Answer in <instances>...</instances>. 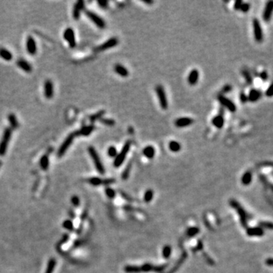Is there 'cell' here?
I'll return each instance as SVG.
<instances>
[{"instance_id": "obj_1", "label": "cell", "mask_w": 273, "mask_h": 273, "mask_svg": "<svg viewBox=\"0 0 273 273\" xmlns=\"http://www.w3.org/2000/svg\"><path fill=\"white\" fill-rule=\"evenodd\" d=\"M229 203L231 205V207L233 209H234L236 212H238L239 218H240V224H241L242 227L247 228V215L246 213V211L244 210V209L243 208L241 205L238 203L237 200L234 199H230Z\"/></svg>"}, {"instance_id": "obj_2", "label": "cell", "mask_w": 273, "mask_h": 273, "mask_svg": "<svg viewBox=\"0 0 273 273\" xmlns=\"http://www.w3.org/2000/svg\"><path fill=\"white\" fill-rule=\"evenodd\" d=\"M131 140H127L126 141V143L124 144V145L122 147V150L119 153H118V155L116 156L115 157V159L114 161V166L115 167H119V166L122 165V163H124V161L125 159L126 156L129 152L130 149H131Z\"/></svg>"}, {"instance_id": "obj_3", "label": "cell", "mask_w": 273, "mask_h": 273, "mask_svg": "<svg viewBox=\"0 0 273 273\" xmlns=\"http://www.w3.org/2000/svg\"><path fill=\"white\" fill-rule=\"evenodd\" d=\"M88 152L91 157L92 158L93 161V163H94L95 167H96L97 172L100 174H101V175H103L105 173V168H104L103 165L102 163L101 160L100 159V156L98 155L96 150H95V148L93 147V146H89Z\"/></svg>"}, {"instance_id": "obj_4", "label": "cell", "mask_w": 273, "mask_h": 273, "mask_svg": "<svg viewBox=\"0 0 273 273\" xmlns=\"http://www.w3.org/2000/svg\"><path fill=\"white\" fill-rule=\"evenodd\" d=\"M11 136V127H6L4 131L3 136H2V140L0 142V156H4L6 154L7 150L8 145L10 141Z\"/></svg>"}, {"instance_id": "obj_5", "label": "cell", "mask_w": 273, "mask_h": 273, "mask_svg": "<svg viewBox=\"0 0 273 273\" xmlns=\"http://www.w3.org/2000/svg\"><path fill=\"white\" fill-rule=\"evenodd\" d=\"M156 92L157 96L159 98V104H160L162 109H164V110L168 109V100H167L165 89L163 88V86L157 85L156 87Z\"/></svg>"}, {"instance_id": "obj_6", "label": "cell", "mask_w": 273, "mask_h": 273, "mask_svg": "<svg viewBox=\"0 0 273 273\" xmlns=\"http://www.w3.org/2000/svg\"><path fill=\"white\" fill-rule=\"evenodd\" d=\"M74 136H75V134L74 133L70 134L67 136L66 139L64 140V142H63L62 144L61 145V146L59 147V151H58V156L62 157L65 154V152L67 151V150L69 148V146H71V144L73 142Z\"/></svg>"}, {"instance_id": "obj_7", "label": "cell", "mask_w": 273, "mask_h": 273, "mask_svg": "<svg viewBox=\"0 0 273 273\" xmlns=\"http://www.w3.org/2000/svg\"><path fill=\"white\" fill-rule=\"evenodd\" d=\"M253 28L255 40L259 42H262V40H263V32H262V27H261V24H260L258 19H253Z\"/></svg>"}, {"instance_id": "obj_8", "label": "cell", "mask_w": 273, "mask_h": 273, "mask_svg": "<svg viewBox=\"0 0 273 273\" xmlns=\"http://www.w3.org/2000/svg\"><path fill=\"white\" fill-rule=\"evenodd\" d=\"M85 12H86L87 16L89 18L91 19V21H92L93 22L96 24L98 28H102V29L105 28V21L102 18H100L99 15H97L96 14H95L94 12H93V11H88V10H87Z\"/></svg>"}, {"instance_id": "obj_9", "label": "cell", "mask_w": 273, "mask_h": 273, "mask_svg": "<svg viewBox=\"0 0 273 273\" xmlns=\"http://www.w3.org/2000/svg\"><path fill=\"white\" fill-rule=\"evenodd\" d=\"M218 100L220 102V103L223 105V106H225V108H227L228 110L230 111L231 112H234L236 111V105H234V103L231 100H230L229 99L225 97L224 95H219Z\"/></svg>"}, {"instance_id": "obj_10", "label": "cell", "mask_w": 273, "mask_h": 273, "mask_svg": "<svg viewBox=\"0 0 273 273\" xmlns=\"http://www.w3.org/2000/svg\"><path fill=\"white\" fill-rule=\"evenodd\" d=\"M118 43V40L117 39L116 37H112L109 40H108L107 41H105L104 43L101 44L100 46H99L98 47L96 48V51L97 52H100V51H104V50H109L110 48H112L114 46H117Z\"/></svg>"}, {"instance_id": "obj_11", "label": "cell", "mask_w": 273, "mask_h": 273, "mask_svg": "<svg viewBox=\"0 0 273 273\" xmlns=\"http://www.w3.org/2000/svg\"><path fill=\"white\" fill-rule=\"evenodd\" d=\"M64 38L69 43V46L71 48H74V46H76V42H75V37H74V33L73 29L71 28H67L64 32Z\"/></svg>"}, {"instance_id": "obj_12", "label": "cell", "mask_w": 273, "mask_h": 273, "mask_svg": "<svg viewBox=\"0 0 273 273\" xmlns=\"http://www.w3.org/2000/svg\"><path fill=\"white\" fill-rule=\"evenodd\" d=\"M273 14V1H269L268 2L266 5V7L264 8L263 11V20L265 21H269L270 19L272 18Z\"/></svg>"}, {"instance_id": "obj_13", "label": "cell", "mask_w": 273, "mask_h": 273, "mask_svg": "<svg viewBox=\"0 0 273 273\" xmlns=\"http://www.w3.org/2000/svg\"><path fill=\"white\" fill-rule=\"evenodd\" d=\"M84 8V2L83 0H79L76 2L73 9V17L75 20H78L81 15V12Z\"/></svg>"}, {"instance_id": "obj_14", "label": "cell", "mask_w": 273, "mask_h": 273, "mask_svg": "<svg viewBox=\"0 0 273 273\" xmlns=\"http://www.w3.org/2000/svg\"><path fill=\"white\" fill-rule=\"evenodd\" d=\"M194 122V121L192 118H187V117H183V118H179L177 120H175V124L178 127H184L190 125Z\"/></svg>"}, {"instance_id": "obj_15", "label": "cell", "mask_w": 273, "mask_h": 273, "mask_svg": "<svg viewBox=\"0 0 273 273\" xmlns=\"http://www.w3.org/2000/svg\"><path fill=\"white\" fill-rule=\"evenodd\" d=\"M27 50L30 55H35L37 52L36 42L31 36H29L27 40Z\"/></svg>"}, {"instance_id": "obj_16", "label": "cell", "mask_w": 273, "mask_h": 273, "mask_svg": "<svg viewBox=\"0 0 273 273\" xmlns=\"http://www.w3.org/2000/svg\"><path fill=\"white\" fill-rule=\"evenodd\" d=\"M247 234L250 237H262L264 234V230L260 227L247 228Z\"/></svg>"}, {"instance_id": "obj_17", "label": "cell", "mask_w": 273, "mask_h": 273, "mask_svg": "<svg viewBox=\"0 0 273 273\" xmlns=\"http://www.w3.org/2000/svg\"><path fill=\"white\" fill-rule=\"evenodd\" d=\"M261 96H262V93L259 90L251 89L249 92V94L247 96V98H248V101L253 103V102L258 101L261 98Z\"/></svg>"}, {"instance_id": "obj_18", "label": "cell", "mask_w": 273, "mask_h": 273, "mask_svg": "<svg viewBox=\"0 0 273 273\" xmlns=\"http://www.w3.org/2000/svg\"><path fill=\"white\" fill-rule=\"evenodd\" d=\"M44 93L45 96L47 99H51L53 96V84L52 81L47 80L44 84Z\"/></svg>"}, {"instance_id": "obj_19", "label": "cell", "mask_w": 273, "mask_h": 273, "mask_svg": "<svg viewBox=\"0 0 273 273\" xmlns=\"http://www.w3.org/2000/svg\"><path fill=\"white\" fill-rule=\"evenodd\" d=\"M94 129L95 126L91 124V125L83 127L81 129L75 132L74 134H75V136H77V135H79V136H88V135H90L92 133L93 131H94Z\"/></svg>"}, {"instance_id": "obj_20", "label": "cell", "mask_w": 273, "mask_h": 273, "mask_svg": "<svg viewBox=\"0 0 273 273\" xmlns=\"http://www.w3.org/2000/svg\"><path fill=\"white\" fill-rule=\"evenodd\" d=\"M199 80V71L197 69H193L190 72L187 78V81L190 85H195Z\"/></svg>"}, {"instance_id": "obj_21", "label": "cell", "mask_w": 273, "mask_h": 273, "mask_svg": "<svg viewBox=\"0 0 273 273\" xmlns=\"http://www.w3.org/2000/svg\"><path fill=\"white\" fill-rule=\"evenodd\" d=\"M114 71L116 72L118 75L121 76V77H124V78L127 77L128 74H129V72H128V70H127V68L125 67H124L122 65H120V64H116V65H115Z\"/></svg>"}, {"instance_id": "obj_22", "label": "cell", "mask_w": 273, "mask_h": 273, "mask_svg": "<svg viewBox=\"0 0 273 273\" xmlns=\"http://www.w3.org/2000/svg\"><path fill=\"white\" fill-rule=\"evenodd\" d=\"M17 65H18L21 69H22L23 71L28 72V73H29V72H30L32 71L31 65H30L29 63H28L26 60H24V59H18V60L17 61Z\"/></svg>"}, {"instance_id": "obj_23", "label": "cell", "mask_w": 273, "mask_h": 273, "mask_svg": "<svg viewBox=\"0 0 273 273\" xmlns=\"http://www.w3.org/2000/svg\"><path fill=\"white\" fill-rule=\"evenodd\" d=\"M187 253H185V252H184V253H183L182 254H181V257H180V259H179V260H178V262H176L175 265V266H173V268H172V269L169 270V271H168L167 273H175V272L177 271L179 267H180V266H181V265H182L183 262H185V260L187 259Z\"/></svg>"}, {"instance_id": "obj_24", "label": "cell", "mask_w": 273, "mask_h": 273, "mask_svg": "<svg viewBox=\"0 0 273 273\" xmlns=\"http://www.w3.org/2000/svg\"><path fill=\"white\" fill-rule=\"evenodd\" d=\"M212 123L213 124V125L216 126L219 129L221 128L224 126V124H225V120H224L222 115H218L215 116L214 118H212Z\"/></svg>"}, {"instance_id": "obj_25", "label": "cell", "mask_w": 273, "mask_h": 273, "mask_svg": "<svg viewBox=\"0 0 273 273\" xmlns=\"http://www.w3.org/2000/svg\"><path fill=\"white\" fill-rule=\"evenodd\" d=\"M143 153H144V155L145 156L146 158H148V159H153V157H154V156H155L156 150L153 146H147L144 149Z\"/></svg>"}, {"instance_id": "obj_26", "label": "cell", "mask_w": 273, "mask_h": 273, "mask_svg": "<svg viewBox=\"0 0 273 273\" xmlns=\"http://www.w3.org/2000/svg\"><path fill=\"white\" fill-rule=\"evenodd\" d=\"M252 172L250 171H247L243 175L241 178V183L245 186L249 185L252 181Z\"/></svg>"}, {"instance_id": "obj_27", "label": "cell", "mask_w": 273, "mask_h": 273, "mask_svg": "<svg viewBox=\"0 0 273 273\" xmlns=\"http://www.w3.org/2000/svg\"><path fill=\"white\" fill-rule=\"evenodd\" d=\"M0 57H2L6 61H11L13 58V55L8 50L4 48H1L0 49Z\"/></svg>"}, {"instance_id": "obj_28", "label": "cell", "mask_w": 273, "mask_h": 273, "mask_svg": "<svg viewBox=\"0 0 273 273\" xmlns=\"http://www.w3.org/2000/svg\"><path fill=\"white\" fill-rule=\"evenodd\" d=\"M8 121H9L10 125H11V127L12 129H17L18 127V120H17L15 115L12 114V113L9 114V115H8Z\"/></svg>"}, {"instance_id": "obj_29", "label": "cell", "mask_w": 273, "mask_h": 273, "mask_svg": "<svg viewBox=\"0 0 273 273\" xmlns=\"http://www.w3.org/2000/svg\"><path fill=\"white\" fill-rule=\"evenodd\" d=\"M168 147H169L170 150H172V152L174 153H177V152L180 151L181 150V144H179L178 141H171V142L168 144Z\"/></svg>"}, {"instance_id": "obj_30", "label": "cell", "mask_w": 273, "mask_h": 273, "mask_svg": "<svg viewBox=\"0 0 273 273\" xmlns=\"http://www.w3.org/2000/svg\"><path fill=\"white\" fill-rule=\"evenodd\" d=\"M124 272L127 273H140L141 272L140 266H126L124 269Z\"/></svg>"}, {"instance_id": "obj_31", "label": "cell", "mask_w": 273, "mask_h": 273, "mask_svg": "<svg viewBox=\"0 0 273 273\" xmlns=\"http://www.w3.org/2000/svg\"><path fill=\"white\" fill-rule=\"evenodd\" d=\"M40 167L43 170H47L49 168V164H50V161H49V157L47 155H44L42 156L40 162Z\"/></svg>"}, {"instance_id": "obj_32", "label": "cell", "mask_w": 273, "mask_h": 273, "mask_svg": "<svg viewBox=\"0 0 273 273\" xmlns=\"http://www.w3.org/2000/svg\"><path fill=\"white\" fill-rule=\"evenodd\" d=\"M55 265H56V260L53 258L50 259L49 260L48 264H47V268H46V272L45 273H52L55 267Z\"/></svg>"}, {"instance_id": "obj_33", "label": "cell", "mask_w": 273, "mask_h": 273, "mask_svg": "<svg viewBox=\"0 0 273 273\" xmlns=\"http://www.w3.org/2000/svg\"><path fill=\"white\" fill-rule=\"evenodd\" d=\"M105 110L99 111V112H97L96 113H95L94 115H91V117L90 118V120H91V122H94L97 120H100V119L102 118V117L104 115H105Z\"/></svg>"}, {"instance_id": "obj_34", "label": "cell", "mask_w": 273, "mask_h": 273, "mask_svg": "<svg viewBox=\"0 0 273 273\" xmlns=\"http://www.w3.org/2000/svg\"><path fill=\"white\" fill-rule=\"evenodd\" d=\"M131 166H132V164H131V162H130V163L127 164V165L126 166V168H124V172H122V178L123 180H127V179L129 178V175H130V172H131Z\"/></svg>"}, {"instance_id": "obj_35", "label": "cell", "mask_w": 273, "mask_h": 273, "mask_svg": "<svg viewBox=\"0 0 273 273\" xmlns=\"http://www.w3.org/2000/svg\"><path fill=\"white\" fill-rule=\"evenodd\" d=\"M171 253H172V247H170L168 245H166L163 247V251H162V254H163V257H164L165 259H168L171 256Z\"/></svg>"}, {"instance_id": "obj_36", "label": "cell", "mask_w": 273, "mask_h": 273, "mask_svg": "<svg viewBox=\"0 0 273 273\" xmlns=\"http://www.w3.org/2000/svg\"><path fill=\"white\" fill-rule=\"evenodd\" d=\"M87 181L93 186H99L100 185H103V180L100 178H91L87 180Z\"/></svg>"}, {"instance_id": "obj_37", "label": "cell", "mask_w": 273, "mask_h": 273, "mask_svg": "<svg viewBox=\"0 0 273 273\" xmlns=\"http://www.w3.org/2000/svg\"><path fill=\"white\" fill-rule=\"evenodd\" d=\"M153 198V191L152 190H148L145 192L144 197V201L146 203H150L152 201Z\"/></svg>"}, {"instance_id": "obj_38", "label": "cell", "mask_w": 273, "mask_h": 273, "mask_svg": "<svg viewBox=\"0 0 273 273\" xmlns=\"http://www.w3.org/2000/svg\"><path fill=\"white\" fill-rule=\"evenodd\" d=\"M153 267L154 266L150 263H145L140 266L141 272H149L153 271Z\"/></svg>"}, {"instance_id": "obj_39", "label": "cell", "mask_w": 273, "mask_h": 273, "mask_svg": "<svg viewBox=\"0 0 273 273\" xmlns=\"http://www.w3.org/2000/svg\"><path fill=\"white\" fill-rule=\"evenodd\" d=\"M199 232V229L197 227H191L187 229V235L188 237H194Z\"/></svg>"}, {"instance_id": "obj_40", "label": "cell", "mask_w": 273, "mask_h": 273, "mask_svg": "<svg viewBox=\"0 0 273 273\" xmlns=\"http://www.w3.org/2000/svg\"><path fill=\"white\" fill-rule=\"evenodd\" d=\"M261 228H267L269 230H273V223L270 221H261L259 223Z\"/></svg>"}, {"instance_id": "obj_41", "label": "cell", "mask_w": 273, "mask_h": 273, "mask_svg": "<svg viewBox=\"0 0 273 273\" xmlns=\"http://www.w3.org/2000/svg\"><path fill=\"white\" fill-rule=\"evenodd\" d=\"M242 74H243V76H244V78H245L246 81H247V83H249V84L252 83V82H253V78H252V76L250 75V72L248 71L244 70L242 71Z\"/></svg>"}, {"instance_id": "obj_42", "label": "cell", "mask_w": 273, "mask_h": 273, "mask_svg": "<svg viewBox=\"0 0 273 273\" xmlns=\"http://www.w3.org/2000/svg\"><path fill=\"white\" fill-rule=\"evenodd\" d=\"M63 227L65 228L67 230L69 231H73L74 230V225H73V222L71 220H65L63 222Z\"/></svg>"}, {"instance_id": "obj_43", "label": "cell", "mask_w": 273, "mask_h": 273, "mask_svg": "<svg viewBox=\"0 0 273 273\" xmlns=\"http://www.w3.org/2000/svg\"><path fill=\"white\" fill-rule=\"evenodd\" d=\"M100 122H101V123L104 124L108 126H113L115 125V120L111 119V118H101V119H100Z\"/></svg>"}, {"instance_id": "obj_44", "label": "cell", "mask_w": 273, "mask_h": 273, "mask_svg": "<svg viewBox=\"0 0 273 273\" xmlns=\"http://www.w3.org/2000/svg\"><path fill=\"white\" fill-rule=\"evenodd\" d=\"M108 155H109L110 157H112V158L116 157V156L118 155L116 148L113 146L109 147V149H108Z\"/></svg>"}, {"instance_id": "obj_45", "label": "cell", "mask_w": 273, "mask_h": 273, "mask_svg": "<svg viewBox=\"0 0 273 273\" xmlns=\"http://www.w3.org/2000/svg\"><path fill=\"white\" fill-rule=\"evenodd\" d=\"M105 194L107 195V197L110 199H112L115 197V191L113 189L110 188V187H106L105 189Z\"/></svg>"}, {"instance_id": "obj_46", "label": "cell", "mask_w": 273, "mask_h": 273, "mask_svg": "<svg viewBox=\"0 0 273 273\" xmlns=\"http://www.w3.org/2000/svg\"><path fill=\"white\" fill-rule=\"evenodd\" d=\"M168 265H161V266H154L153 267V272H156L160 273L163 272V271L165 270L166 267H167Z\"/></svg>"}, {"instance_id": "obj_47", "label": "cell", "mask_w": 273, "mask_h": 273, "mask_svg": "<svg viewBox=\"0 0 273 273\" xmlns=\"http://www.w3.org/2000/svg\"><path fill=\"white\" fill-rule=\"evenodd\" d=\"M250 8V5L249 3H247V2H243L240 10H241L243 12L246 13V12H247V11H249Z\"/></svg>"}, {"instance_id": "obj_48", "label": "cell", "mask_w": 273, "mask_h": 273, "mask_svg": "<svg viewBox=\"0 0 273 273\" xmlns=\"http://www.w3.org/2000/svg\"><path fill=\"white\" fill-rule=\"evenodd\" d=\"M266 96L268 97H272L273 96V83H272L269 85V87H268L266 91Z\"/></svg>"}, {"instance_id": "obj_49", "label": "cell", "mask_w": 273, "mask_h": 273, "mask_svg": "<svg viewBox=\"0 0 273 273\" xmlns=\"http://www.w3.org/2000/svg\"><path fill=\"white\" fill-rule=\"evenodd\" d=\"M231 90H232V87H231V85L226 84V85H225L223 87H222L221 91L222 93H228L230 92Z\"/></svg>"}, {"instance_id": "obj_50", "label": "cell", "mask_w": 273, "mask_h": 273, "mask_svg": "<svg viewBox=\"0 0 273 273\" xmlns=\"http://www.w3.org/2000/svg\"><path fill=\"white\" fill-rule=\"evenodd\" d=\"M97 2L101 8H107L108 4H109L108 1H106V0H98Z\"/></svg>"}, {"instance_id": "obj_51", "label": "cell", "mask_w": 273, "mask_h": 273, "mask_svg": "<svg viewBox=\"0 0 273 273\" xmlns=\"http://www.w3.org/2000/svg\"><path fill=\"white\" fill-rule=\"evenodd\" d=\"M71 203L72 204L74 205V207H78L80 205V199L79 198L77 197V196H74V197H72L71 198Z\"/></svg>"}, {"instance_id": "obj_52", "label": "cell", "mask_w": 273, "mask_h": 273, "mask_svg": "<svg viewBox=\"0 0 273 273\" xmlns=\"http://www.w3.org/2000/svg\"><path fill=\"white\" fill-rule=\"evenodd\" d=\"M240 100L242 103H246L248 101V98H247V95L244 93V92H241L240 94Z\"/></svg>"}, {"instance_id": "obj_53", "label": "cell", "mask_w": 273, "mask_h": 273, "mask_svg": "<svg viewBox=\"0 0 273 273\" xmlns=\"http://www.w3.org/2000/svg\"><path fill=\"white\" fill-rule=\"evenodd\" d=\"M115 182V180L114 178H106L103 180V185H112L113 183Z\"/></svg>"}, {"instance_id": "obj_54", "label": "cell", "mask_w": 273, "mask_h": 273, "mask_svg": "<svg viewBox=\"0 0 273 273\" xmlns=\"http://www.w3.org/2000/svg\"><path fill=\"white\" fill-rule=\"evenodd\" d=\"M242 4H243V2L240 1V0H238L236 2H234V8L235 10H240V7H241Z\"/></svg>"}, {"instance_id": "obj_55", "label": "cell", "mask_w": 273, "mask_h": 273, "mask_svg": "<svg viewBox=\"0 0 273 273\" xmlns=\"http://www.w3.org/2000/svg\"><path fill=\"white\" fill-rule=\"evenodd\" d=\"M120 194H121V196H122V197L124 198L126 200H127V201H132V199H131V197H128V196H127V194H124L123 191H121Z\"/></svg>"}, {"instance_id": "obj_56", "label": "cell", "mask_w": 273, "mask_h": 273, "mask_svg": "<svg viewBox=\"0 0 273 273\" xmlns=\"http://www.w3.org/2000/svg\"><path fill=\"white\" fill-rule=\"evenodd\" d=\"M260 78H262L263 81H266V80L268 79V74L266 71H262V73L260 74Z\"/></svg>"}, {"instance_id": "obj_57", "label": "cell", "mask_w": 273, "mask_h": 273, "mask_svg": "<svg viewBox=\"0 0 273 273\" xmlns=\"http://www.w3.org/2000/svg\"><path fill=\"white\" fill-rule=\"evenodd\" d=\"M266 264L269 266H273V258H269L266 260Z\"/></svg>"}, {"instance_id": "obj_58", "label": "cell", "mask_w": 273, "mask_h": 273, "mask_svg": "<svg viewBox=\"0 0 273 273\" xmlns=\"http://www.w3.org/2000/svg\"><path fill=\"white\" fill-rule=\"evenodd\" d=\"M202 248H203V243H202L201 240H199V242H198L197 247V250H202Z\"/></svg>"}, {"instance_id": "obj_59", "label": "cell", "mask_w": 273, "mask_h": 273, "mask_svg": "<svg viewBox=\"0 0 273 273\" xmlns=\"http://www.w3.org/2000/svg\"><path fill=\"white\" fill-rule=\"evenodd\" d=\"M142 2L146 4H153V1H152V0H142Z\"/></svg>"}, {"instance_id": "obj_60", "label": "cell", "mask_w": 273, "mask_h": 273, "mask_svg": "<svg viewBox=\"0 0 273 273\" xmlns=\"http://www.w3.org/2000/svg\"><path fill=\"white\" fill-rule=\"evenodd\" d=\"M1 166H2V162L0 161V167H1Z\"/></svg>"}]
</instances>
